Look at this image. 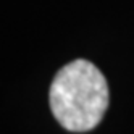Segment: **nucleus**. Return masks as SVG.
<instances>
[{"label": "nucleus", "instance_id": "f257e3e1", "mask_svg": "<svg viewBox=\"0 0 134 134\" xmlns=\"http://www.w3.org/2000/svg\"><path fill=\"white\" fill-rule=\"evenodd\" d=\"M49 103L55 120L65 129L91 131L102 121L110 103L107 79L89 60L70 62L55 74Z\"/></svg>", "mask_w": 134, "mask_h": 134}]
</instances>
